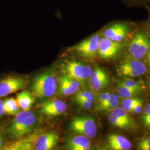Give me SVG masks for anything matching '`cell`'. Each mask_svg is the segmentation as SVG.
Returning <instances> with one entry per match:
<instances>
[{
	"label": "cell",
	"mask_w": 150,
	"mask_h": 150,
	"mask_svg": "<svg viewBox=\"0 0 150 150\" xmlns=\"http://www.w3.org/2000/svg\"><path fill=\"white\" fill-rule=\"evenodd\" d=\"M100 38V33L96 32L76 44L72 47L71 50L82 57L92 59L97 54Z\"/></svg>",
	"instance_id": "obj_4"
},
{
	"label": "cell",
	"mask_w": 150,
	"mask_h": 150,
	"mask_svg": "<svg viewBox=\"0 0 150 150\" xmlns=\"http://www.w3.org/2000/svg\"><path fill=\"white\" fill-rule=\"evenodd\" d=\"M66 147L70 150H87L90 149L88 137L84 135L72 137L67 139Z\"/></svg>",
	"instance_id": "obj_15"
},
{
	"label": "cell",
	"mask_w": 150,
	"mask_h": 150,
	"mask_svg": "<svg viewBox=\"0 0 150 150\" xmlns=\"http://www.w3.org/2000/svg\"><path fill=\"white\" fill-rule=\"evenodd\" d=\"M76 102H77V103L81 107H83L85 109L90 108L92 103L86 100H78V101H76Z\"/></svg>",
	"instance_id": "obj_29"
},
{
	"label": "cell",
	"mask_w": 150,
	"mask_h": 150,
	"mask_svg": "<svg viewBox=\"0 0 150 150\" xmlns=\"http://www.w3.org/2000/svg\"><path fill=\"white\" fill-rule=\"evenodd\" d=\"M70 129L72 132L84 135L92 139L97 134V126L93 118L81 116L72 120L70 123Z\"/></svg>",
	"instance_id": "obj_5"
},
{
	"label": "cell",
	"mask_w": 150,
	"mask_h": 150,
	"mask_svg": "<svg viewBox=\"0 0 150 150\" xmlns=\"http://www.w3.org/2000/svg\"><path fill=\"white\" fill-rule=\"evenodd\" d=\"M121 47V42L103 37L101 38L99 41L97 54L101 59H110L117 54Z\"/></svg>",
	"instance_id": "obj_11"
},
{
	"label": "cell",
	"mask_w": 150,
	"mask_h": 150,
	"mask_svg": "<svg viewBox=\"0 0 150 150\" xmlns=\"http://www.w3.org/2000/svg\"><path fill=\"white\" fill-rule=\"evenodd\" d=\"M139 98H127L123 100L121 102V106L127 112H132V108L134 104L139 101Z\"/></svg>",
	"instance_id": "obj_24"
},
{
	"label": "cell",
	"mask_w": 150,
	"mask_h": 150,
	"mask_svg": "<svg viewBox=\"0 0 150 150\" xmlns=\"http://www.w3.org/2000/svg\"><path fill=\"white\" fill-rule=\"evenodd\" d=\"M107 140L108 145L112 150H128L131 147L129 139L121 134H110Z\"/></svg>",
	"instance_id": "obj_16"
},
{
	"label": "cell",
	"mask_w": 150,
	"mask_h": 150,
	"mask_svg": "<svg viewBox=\"0 0 150 150\" xmlns=\"http://www.w3.org/2000/svg\"><path fill=\"white\" fill-rule=\"evenodd\" d=\"M3 102L5 113L11 115H15L18 112L19 106L16 100L13 98L6 99Z\"/></svg>",
	"instance_id": "obj_19"
},
{
	"label": "cell",
	"mask_w": 150,
	"mask_h": 150,
	"mask_svg": "<svg viewBox=\"0 0 150 150\" xmlns=\"http://www.w3.org/2000/svg\"><path fill=\"white\" fill-rule=\"evenodd\" d=\"M147 57H148V59H150V48L148 53H147Z\"/></svg>",
	"instance_id": "obj_35"
},
{
	"label": "cell",
	"mask_w": 150,
	"mask_h": 150,
	"mask_svg": "<svg viewBox=\"0 0 150 150\" xmlns=\"http://www.w3.org/2000/svg\"><path fill=\"white\" fill-rule=\"evenodd\" d=\"M67 105L63 101L56 99L44 103L41 107V112L49 116L61 115L66 111Z\"/></svg>",
	"instance_id": "obj_14"
},
{
	"label": "cell",
	"mask_w": 150,
	"mask_h": 150,
	"mask_svg": "<svg viewBox=\"0 0 150 150\" xmlns=\"http://www.w3.org/2000/svg\"><path fill=\"white\" fill-rule=\"evenodd\" d=\"M26 81L18 76H10L0 80V97L6 96L24 88Z\"/></svg>",
	"instance_id": "obj_10"
},
{
	"label": "cell",
	"mask_w": 150,
	"mask_h": 150,
	"mask_svg": "<svg viewBox=\"0 0 150 150\" xmlns=\"http://www.w3.org/2000/svg\"><path fill=\"white\" fill-rule=\"evenodd\" d=\"M148 60H149V63H150V59H148Z\"/></svg>",
	"instance_id": "obj_39"
},
{
	"label": "cell",
	"mask_w": 150,
	"mask_h": 150,
	"mask_svg": "<svg viewBox=\"0 0 150 150\" xmlns=\"http://www.w3.org/2000/svg\"><path fill=\"white\" fill-rule=\"evenodd\" d=\"M108 119L109 121L112 124L113 126L121 129H128L130 126L128 124L124 122L122 120L113 115L112 113H110L108 116Z\"/></svg>",
	"instance_id": "obj_22"
},
{
	"label": "cell",
	"mask_w": 150,
	"mask_h": 150,
	"mask_svg": "<svg viewBox=\"0 0 150 150\" xmlns=\"http://www.w3.org/2000/svg\"><path fill=\"white\" fill-rule=\"evenodd\" d=\"M127 4L131 6H145L150 4V0H123Z\"/></svg>",
	"instance_id": "obj_27"
},
{
	"label": "cell",
	"mask_w": 150,
	"mask_h": 150,
	"mask_svg": "<svg viewBox=\"0 0 150 150\" xmlns=\"http://www.w3.org/2000/svg\"><path fill=\"white\" fill-rule=\"evenodd\" d=\"M149 85L150 87V76H149Z\"/></svg>",
	"instance_id": "obj_38"
},
{
	"label": "cell",
	"mask_w": 150,
	"mask_h": 150,
	"mask_svg": "<svg viewBox=\"0 0 150 150\" xmlns=\"http://www.w3.org/2000/svg\"><path fill=\"white\" fill-rule=\"evenodd\" d=\"M142 90L135 88H131L123 86L119 83L118 86V92L119 96L121 98H131L139 93Z\"/></svg>",
	"instance_id": "obj_20"
},
{
	"label": "cell",
	"mask_w": 150,
	"mask_h": 150,
	"mask_svg": "<svg viewBox=\"0 0 150 150\" xmlns=\"http://www.w3.org/2000/svg\"><path fill=\"white\" fill-rule=\"evenodd\" d=\"M110 95H111V93H110L108 92L102 93V94H101L98 97V104H100L102 102H104L105 101H106Z\"/></svg>",
	"instance_id": "obj_30"
},
{
	"label": "cell",
	"mask_w": 150,
	"mask_h": 150,
	"mask_svg": "<svg viewBox=\"0 0 150 150\" xmlns=\"http://www.w3.org/2000/svg\"><path fill=\"white\" fill-rule=\"evenodd\" d=\"M108 78L105 71L97 67L91 72L89 77V86L92 90L99 91L107 86Z\"/></svg>",
	"instance_id": "obj_12"
},
{
	"label": "cell",
	"mask_w": 150,
	"mask_h": 150,
	"mask_svg": "<svg viewBox=\"0 0 150 150\" xmlns=\"http://www.w3.org/2000/svg\"><path fill=\"white\" fill-rule=\"evenodd\" d=\"M59 135L54 132H34L4 147L7 150H49L57 145Z\"/></svg>",
	"instance_id": "obj_1"
},
{
	"label": "cell",
	"mask_w": 150,
	"mask_h": 150,
	"mask_svg": "<svg viewBox=\"0 0 150 150\" xmlns=\"http://www.w3.org/2000/svg\"><path fill=\"white\" fill-rule=\"evenodd\" d=\"M3 145H4L3 139H2V137L1 135L0 134V149L3 147Z\"/></svg>",
	"instance_id": "obj_34"
},
{
	"label": "cell",
	"mask_w": 150,
	"mask_h": 150,
	"mask_svg": "<svg viewBox=\"0 0 150 150\" xmlns=\"http://www.w3.org/2000/svg\"><path fill=\"white\" fill-rule=\"evenodd\" d=\"M75 100H86L89 102H93V94L90 91H81L77 92L75 96Z\"/></svg>",
	"instance_id": "obj_23"
},
{
	"label": "cell",
	"mask_w": 150,
	"mask_h": 150,
	"mask_svg": "<svg viewBox=\"0 0 150 150\" xmlns=\"http://www.w3.org/2000/svg\"><path fill=\"white\" fill-rule=\"evenodd\" d=\"M57 88V81L54 72L46 70L35 77L32 82L31 90L38 98L52 96Z\"/></svg>",
	"instance_id": "obj_3"
},
{
	"label": "cell",
	"mask_w": 150,
	"mask_h": 150,
	"mask_svg": "<svg viewBox=\"0 0 150 150\" xmlns=\"http://www.w3.org/2000/svg\"><path fill=\"white\" fill-rule=\"evenodd\" d=\"M139 149L141 150H150V145L144 146L139 147Z\"/></svg>",
	"instance_id": "obj_33"
},
{
	"label": "cell",
	"mask_w": 150,
	"mask_h": 150,
	"mask_svg": "<svg viewBox=\"0 0 150 150\" xmlns=\"http://www.w3.org/2000/svg\"><path fill=\"white\" fill-rule=\"evenodd\" d=\"M142 121L145 127L150 129V103L145 108L142 116Z\"/></svg>",
	"instance_id": "obj_26"
},
{
	"label": "cell",
	"mask_w": 150,
	"mask_h": 150,
	"mask_svg": "<svg viewBox=\"0 0 150 150\" xmlns=\"http://www.w3.org/2000/svg\"><path fill=\"white\" fill-rule=\"evenodd\" d=\"M5 113L4 107V102L0 100V118L2 116V115Z\"/></svg>",
	"instance_id": "obj_32"
},
{
	"label": "cell",
	"mask_w": 150,
	"mask_h": 150,
	"mask_svg": "<svg viewBox=\"0 0 150 150\" xmlns=\"http://www.w3.org/2000/svg\"><path fill=\"white\" fill-rule=\"evenodd\" d=\"M150 145V137L146 138V139H143L140 142L139 144V147L144 146H146V145Z\"/></svg>",
	"instance_id": "obj_31"
},
{
	"label": "cell",
	"mask_w": 150,
	"mask_h": 150,
	"mask_svg": "<svg viewBox=\"0 0 150 150\" xmlns=\"http://www.w3.org/2000/svg\"><path fill=\"white\" fill-rule=\"evenodd\" d=\"M150 48V42L147 35L144 32L136 33L129 45V52L130 55L135 59H142L148 53Z\"/></svg>",
	"instance_id": "obj_6"
},
{
	"label": "cell",
	"mask_w": 150,
	"mask_h": 150,
	"mask_svg": "<svg viewBox=\"0 0 150 150\" xmlns=\"http://www.w3.org/2000/svg\"><path fill=\"white\" fill-rule=\"evenodd\" d=\"M146 8L148 9V11H149V15H150V17H149V18H150V8L148 7V6H147L146 7Z\"/></svg>",
	"instance_id": "obj_37"
},
{
	"label": "cell",
	"mask_w": 150,
	"mask_h": 150,
	"mask_svg": "<svg viewBox=\"0 0 150 150\" xmlns=\"http://www.w3.org/2000/svg\"><path fill=\"white\" fill-rule=\"evenodd\" d=\"M147 71L144 64L138 59H126L121 62L117 72L119 75L136 77L145 74Z\"/></svg>",
	"instance_id": "obj_9"
},
{
	"label": "cell",
	"mask_w": 150,
	"mask_h": 150,
	"mask_svg": "<svg viewBox=\"0 0 150 150\" xmlns=\"http://www.w3.org/2000/svg\"><path fill=\"white\" fill-rule=\"evenodd\" d=\"M38 123L37 117L34 113L29 110H23L16 114L7 132L11 138L18 139L31 133Z\"/></svg>",
	"instance_id": "obj_2"
},
{
	"label": "cell",
	"mask_w": 150,
	"mask_h": 150,
	"mask_svg": "<svg viewBox=\"0 0 150 150\" xmlns=\"http://www.w3.org/2000/svg\"><path fill=\"white\" fill-rule=\"evenodd\" d=\"M148 27H149V31L150 32V18H149V25H148Z\"/></svg>",
	"instance_id": "obj_36"
},
{
	"label": "cell",
	"mask_w": 150,
	"mask_h": 150,
	"mask_svg": "<svg viewBox=\"0 0 150 150\" xmlns=\"http://www.w3.org/2000/svg\"><path fill=\"white\" fill-rule=\"evenodd\" d=\"M62 69L64 75L79 82H83L88 79L92 72L91 68L89 66L72 61H67L62 66Z\"/></svg>",
	"instance_id": "obj_7"
},
{
	"label": "cell",
	"mask_w": 150,
	"mask_h": 150,
	"mask_svg": "<svg viewBox=\"0 0 150 150\" xmlns=\"http://www.w3.org/2000/svg\"><path fill=\"white\" fill-rule=\"evenodd\" d=\"M16 101L19 107L23 111L29 110L35 101L32 95L27 91H22L18 93L16 97Z\"/></svg>",
	"instance_id": "obj_17"
},
{
	"label": "cell",
	"mask_w": 150,
	"mask_h": 150,
	"mask_svg": "<svg viewBox=\"0 0 150 150\" xmlns=\"http://www.w3.org/2000/svg\"><path fill=\"white\" fill-rule=\"evenodd\" d=\"M142 108V101L140 99L138 102H136L132 108V113H139L141 112Z\"/></svg>",
	"instance_id": "obj_28"
},
{
	"label": "cell",
	"mask_w": 150,
	"mask_h": 150,
	"mask_svg": "<svg viewBox=\"0 0 150 150\" xmlns=\"http://www.w3.org/2000/svg\"><path fill=\"white\" fill-rule=\"evenodd\" d=\"M111 113L113 115L117 116L118 118L122 120L124 122L128 124L129 126H131L132 124V120L127 113V112L122 107H117L113 108L111 110Z\"/></svg>",
	"instance_id": "obj_21"
},
{
	"label": "cell",
	"mask_w": 150,
	"mask_h": 150,
	"mask_svg": "<svg viewBox=\"0 0 150 150\" xmlns=\"http://www.w3.org/2000/svg\"><path fill=\"white\" fill-rule=\"evenodd\" d=\"M129 31V26L125 22H112L105 27L102 31L104 38L121 42L127 37Z\"/></svg>",
	"instance_id": "obj_8"
},
{
	"label": "cell",
	"mask_w": 150,
	"mask_h": 150,
	"mask_svg": "<svg viewBox=\"0 0 150 150\" xmlns=\"http://www.w3.org/2000/svg\"><path fill=\"white\" fill-rule=\"evenodd\" d=\"M59 92L61 95L68 96L74 94L79 90L80 83L79 81L71 78L67 75L61 76L59 78Z\"/></svg>",
	"instance_id": "obj_13"
},
{
	"label": "cell",
	"mask_w": 150,
	"mask_h": 150,
	"mask_svg": "<svg viewBox=\"0 0 150 150\" xmlns=\"http://www.w3.org/2000/svg\"><path fill=\"white\" fill-rule=\"evenodd\" d=\"M121 85L123 86L129 87V88H135V89H139L142 90V86L141 83L139 82H137L136 81L132 80V79H126V80L123 81V82L119 83Z\"/></svg>",
	"instance_id": "obj_25"
},
{
	"label": "cell",
	"mask_w": 150,
	"mask_h": 150,
	"mask_svg": "<svg viewBox=\"0 0 150 150\" xmlns=\"http://www.w3.org/2000/svg\"><path fill=\"white\" fill-rule=\"evenodd\" d=\"M118 105V96L116 94H111L106 101L98 105L96 109L98 110H106L109 111L117 107Z\"/></svg>",
	"instance_id": "obj_18"
}]
</instances>
